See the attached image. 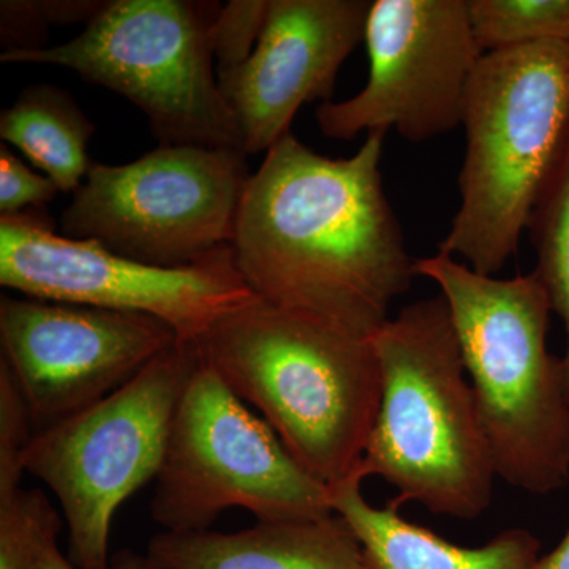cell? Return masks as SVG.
Segmentation results:
<instances>
[{
	"label": "cell",
	"mask_w": 569,
	"mask_h": 569,
	"mask_svg": "<svg viewBox=\"0 0 569 569\" xmlns=\"http://www.w3.org/2000/svg\"><path fill=\"white\" fill-rule=\"evenodd\" d=\"M415 271L447 299L498 477L538 496L567 488V372L546 343L552 307L538 277L497 279L443 253Z\"/></svg>",
	"instance_id": "cell-3"
},
{
	"label": "cell",
	"mask_w": 569,
	"mask_h": 569,
	"mask_svg": "<svg viewBox=\"0 0 569 569\" xmlns=\"http://www.w3.org/2000/svg\"><path fill=\"white\" fill-rule=\"evenodd\" d=\"M61 518L41 490L0 497V569H33L41 550L58 539Z\"/></svg>",
	"instance_id": "cell-19"
},
{
	"label": "cell",
	"mask_w": 569,
	"mask_h": 569,
	"mask_svg": "<svg viewBox=\"0 0 569 569\" xmlns=\"http://www.w3.org/2000/svg\"><path fill=\"white\" fill-rule=\"evenodd\" d=\"M61 192L48 176L37 174L2 144L0 148V213L14 217L26 211H43Z\"/></svg>",
	"instance_id": "cell-22"
},
{
	"label": "cell",
	"mask_w": 569,
	"mask_h": 569,
	"mask_svg": "<svg viewBox=\"0 0 569 569\" xmlns=\"http://www.w3.org/2000/svg\"><path fill=\"white\" fill-rule=\"evenodd\" d=\"M197 365L192 343L178 342L96 406L33 433L26 471L58 498L78 569H111L112 519L159 475Z\"/></svg>",
	"instance_id": "cell-7"
},
{
	"label": "cell",
	"mask_w": 569,
	"mask_h": 569,
	"mask_svg": "<svg viewBox=\"0 0 569 569\" xmlns=\"http://www.w3.org/2000/svg\"><path fill=\"white\" fill-rule=\"evenodd\" d=\"M460 206L438 253L496 276L518 253L569 142V43L486 52L463 99Z\"/></svg>",
	"instance_id": "cell-5"
},
{
	"label": "cell",
	"mask_w": 569,
	"mask_h": 569,
	"mask_svg": "<svg viewBox=\"0 0 569 569\" xmlns=\"http://www.w3.org/2000/svg\"><path fill=\"white\" fill-rule=\"evenodd\" d=\"M217 3L114 0L67 43L2 52L3 63L77 71L140 108L162 146L244 151L230 104L213 77Z\"/></svg>",
	"instance_id": "cell-6"
},
{
	"label": "cell",
	"mask_w": 569,
	"mask_h": 569,
	"mask_svg": "<svg viewBox=\"0 0 569 569\" xmlns=\"http://www.w3.org/2000/svg\"><path fill=\"white\" fill-rule=\"evenodd\" d=\"M0 342L39 432L96 406L181 340L142 313L3 296Z\"/></svg>",
	"instance_id": "cell-12"
},
{
	"label": "cell",
	"mask_w": 569,
	"mask_h": 569,
	"mask_svg": "<svg viewBox=\"0 0 569 569\" xmlns=\"http://www.w3.org/2000/svg\"><path fill=\"white\" fill-rule=\"evenodd\" d=\"M33 569H78L71 563L70 559L61 552L58 546V539L48 542L41 550L39 560ZM111 569H156L146 553L133 552V550L123 549L111 556Z\"/></svg>",
	"instance_id": "cell-23"
},
{
	"label": "cell",
	"mask_w": 569,
	"mask_h": 569,
	"mask_svg": "<svg viewBox=\"0 0 569 569\" xmlns=\"http://www.w3.org/2000/svg\"><path fill=\"white\" fill-rule=\"evenodd\" d=\"M365 479L356 468L331 488V505L355 531L370 569H533L539 560L541 542L529 530H507L481 548H460L408 522L391 500L372 507L362 496Z\"/></svg>",
	"instance_id": "cell-15"
},
{
	"label": "cell",
	"mask_w": 569,
	"mask_h": 569,
	"mask_svg": "<svg viewBox=\"0 0 569 569\" xmlns=\"http://www.w3.org/2000/svg\"><path fill=\"white\" fill-rule=\"evenodd\" d=\"M529 231L537 252L533 274L567 332L563 365L569 397V142L556 174L539 198Z\"/></svg>",
	"instance_id": "cell-17"
},
{
	"label": "cell",
	"mask_w": 569,
	"mask_h": 569,
	"mask_svg": "<svg viewBox=\"0 0 569 569\" xmlns=\"http://www.w3.org/2000/svg\"><path fill=\"white\" fill-rule=\"evenodd\" d=\"M0 283L40 301L153 317L183 343L197 342L257 298L239 274L231 247L200 263L160 268L56 234L41 211L0 217Z\"/></svg>",
	"instance_id": "cell-10"
},
{
	"label": "cell",
	"mask_w": 569,
	"mask_h": 569,
	"mask_svg": "<svg viewBox=\"0 0 569 569\" xmlns=\"http://www.w3.org/2000/svg\"><path fill=\"white\" fill-rule=\"evenodd\" d=\"M228 508L258 522L335 515L331 489L198 358L171 422L152 518L164 531H204Z\"/></svg>",
	"instance_id": "cell-8"
},
{
	"label": "cell",
	"mask_w": 569,
	"mask_h": 569,
	"mask_svg": "<svg viewBox=\"0 0 569 569\" xmlns=\"http://www.w3.org/2000/svg\"><path fill=\"white\" fill-rule=\"evenodd\" d=\"M468 13L485 54L549 41L569 43V0H468Z\"/></svg>",
	"instance_id": "cell-18"
},
{
	"label": "cell",
	"mask_w": 569,
	"mask_h": 569,
	"mask_svg": "<svg viewBox=\"0 0 569 569\" xmlns=\"http://www.w3.org/2000/svg\"><path fill=\"white\" fill-rule=\"evenodd\" d=\"M36 427L9 367L0 362V497L21 488L24 455Z\"/></svg>",
	"instance_id": "cell-20"
},
{
	"label": "cell",
	"mask_w": 569,
	"mask_h": 569,
	"mask_svg": "<svg viewBox=\"0 0 569 569\" xmlns=\"http://www.w3.org/2000/svg\"><path fill=\"white\" fill-rule=\"evenodd\" d=\"M533 569H569V530L559 546L537 561Z\"/></svg>",
	"instance_id": "cell-24"
},
{
	"label": "cell",
	"mask_w": 569,
	"mask_h": 569,
	"mask_svg": "<svg viewBox=\"0 0 569 569\" xmlns=\"http://www.w3.org/2000/svg\"><path fill=\"white\" fill-rule=\"evenodd\" d=\"M370 340L381 399L359 470L395 486L397 507L479 518L497 473L447 299L403 307Z\"/></svg>",
	"instance_id": "cell-4"
},
{
	"label": "cell",
	"mask_w": 569,
	"mask_h": 569,
	"mask_svg": "<svg viewBox=\"0 0 569 569\" xmlns=\"http://www.w3.org/2000/svg\"><path fill=\"white\" fill-rule=\"evenodd\" d=\"M246 159L239 149L160 144L132 163L93 162L62 233L144 264L200 263L233 241Z\"/></svg>",
	"instance_id": "cell-9"
},
{
	"label": "cell",
	"mask_w": 569,
	"mask_h": 569,
	"mask_svg": "<svg viewBox=\"0 0 569 569\" xmlns=\"http://www.w3.org/2000/svg\"><path fill=\"white\" fill-rule=\"evenodd\" d=\"M365 41L369 80L358 96L320 104L316 118L325 137L353 140L396 129L422 142L460 126L468 82L485 54L468 0H376Z\"/></svg>",
	"instance_id": "cell-11"
},
{
	"label": "cell",
	"mask_w": 569,
	"mask_h": 569,
	"mask_svg": "<svg viewBox=\"0 0 569 569\" xmlns=\"http://www.w3.org/2000/svg\"><path fill=\"white\" fill-rule=\"evenodd\" d=\"M192 346L318 481L335 488L359 467L381 399L370 337L257 296Z\"/></svg>",
	"instance_id": "cell-2"
},
{
	"label": "cell",
	"mask_w": 569,
	"mask_h": 569,
	"mask_svg": "<svg viewBox=\"0 0 569 569\" xmlns=\"http://www.w3.org/2000/svg\"><path fill=\"white\" fill-rule=\"evenodd\" d=\"M268 0H233L220 7L211 28L213 58L219 71L241 66L252 54L263 31Z\"/></svg>",
	"instance_id": "cell-21"
},
{
	"label": "cell",
	"mask_w": 569,
	"mask_h": 569,
	"mask_svg": "<svg viewBox=\"0 0 569 569\" xmlns=\"http://www.w3.org/2000/svg\"><path fill=\"white\" fill-rule=\"evenodd\" d=\"M385 134L331 159L284 134L247 181L231 252L254 296L372 337L417 277L383 189Z\"/></svg>",
	"instance_id": "cell-1"
},
{
	"label": "cell",
	"mask_w": 569,
	"mask_h": 569,
	"mask_svg": "<svg viewBox=\"0 0 569 569\" xmlns=\"http://www.w3.org/2000/svg\"><path fill=\"white\" fill-rule=\"evenodd\" d=\"M146 556L156 569H370L355 531L336 512L257 522L236 533L162 531Z\"/></svg>",
	"instance_id": "cell-14"
},
{
	"label": "cell",
	"mask_w": 569,
	"mask_h": 569,
	"mask_svg": "<svg viewBox=\"0 0 569 569\" xmlns=\"http://www.w3.org/2000/svg\"><path fill=\"white\" fill-rule=\"evenodd\" d=\"M369 0H268L250 58L219 71L244 152H268L306 103L332 102L337 74L365 40Z\"/></svg>",
	"instance_id": "cell-13"
},
{
	"label": "cell",
	"mask_w": 569,
	"mask_h": 569,
	"mask_svg": "<svg viewBox=\"0 0 569 569\" xmlns=\"http://www.w3.org/2000/svg\"><path fill=\"white\" fill-rule=\"evenodd\" d=\"M96 126L70 93L33 84L0 114V138L20 149L63 193H74L92 167L88 144Z\"/></svg>",
	"instance_id": "cell-16"
}]
</instances>
